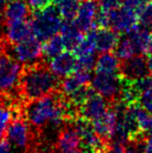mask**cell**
<instances>
[{"instance_id":"34","label":"cell","mask_w":152,"mask_h":153,"mask_svg":"<svg viewBox=\"0 0 152 153\" xmlns=\"http://www.w3.org/2000/svg\"><path fill=\"white\" fill-rule=\"evenodd\" d=\"M6 0H0V27L2 26V21L4 19V10H5Z\"/></svg>"},{"instance_id":"24","label":"cell","mask_w":152,"mask_h":153,"mask_svg":"<svg viewBox=\"0 0 152 153\" xmlns=\"http://www.w3.org/2000/svg\"><path fill=\"white\" fill-rule=\"evenodd\" d=\"M114 50H115V54L121 61L129 59V57L136 54L133 44H132L131 40H130L129 36L126 33H124L123 36L119 38V41H118Z\"/></svg>"},{"instance_id":"13","label":"cell","mask_w":152,"mask_h":153,"mask_svg":"<svg viewBox=\"0 0 152 153\" xmlns=\"http://www.w3.org/2000/svg\"><path fill=\"white\" fill-rule=\"evenodd\" d=\"M81 148L78 133L71 122H67L59 130L56 141V150L61 153H68Z\"/></svg>"},{"instance_id":"41","label":"cell","mask_w":152,"mask_h":153,"mask_svg":"<svg viewBox=\"0 0 152 153\" xmlns=\"http://www.w3.org/2000/svg\"><path fill=\"white\" fill-rule=\"evenodd\" d=\"M151 1H152V0H151Z\"/></svg>"},{"instance_id":"31","label":"cell","mask_w":152,"mask_h":153,"mask_svg":"<svg viewBox=\"0 0 152 153\" xmlns=\"http://www.w3.org/2000/svg\"><path fill=\"white\" fill-rule=\"evenodd\" d=\"M28 5L31 10L37 12V10H42L48 5L52 3V0H27Z\"/></svg>"},{"instance_id":"35","label":"cell","mask_w":152,"mask_h":153,"mask_svg":"<svg viewBox=\"0 0 152 153\" xmlns=\"http://www.w3.org/2000/svg\"><path fill=\"white\" fill-rule=\"evenodd\" d=\"M146 61H147V66H148L149 71L152 72V51L150 53H148V54H147Z\"/></svg>"},{"instance_id":"38","label":"cell","mask_w":152,"mask_h":153,"mask_svg":"<svg viewBox=\"0 0 152 153\" xmlns=\"http://www.w3.org/2000/svg\"><path fill=\"white\" fill-rule=\"evenodd\" d=\"M10 1H26V0H10Z\"/></svg>"},{"instance_id":"25","label":"cell","mask_w":152,"mask_h":153,"mask_svg":"<svg viewBox=\"0 0 152 153\" xmlns=\"http://www.w3.org/2000/svg\"><path fill=\"white\" fill-rule=\"evenodd\" d=\"M79 0H63L57 4L59 14L66 22H73L79 8Z\"/></svg>"},{"instance_id":"30","label":"cell","mask_w":152,"mask_h":153,"mask_svg":"<svg viewBox=\"0 0 152 153\" xmlns=\"http://www.w3.org/2000/svg\"><path fill=\"white\" fill-rule=\"evenodd\" d=\"M139 103L141 104V106H143L152 114V88L142 93L139 99Z\"/></svg>"},{"instance_id":"32","label":"cell","mask_w":152,"mask_h":153,"mask_svg":"<svg viewBox=\"0 0 152 153\" xmlns=\"http://www.w3.org/2000/svg\"><path fill=\"white\" fill-rule=\"evenodd\" d=\"M105 153H125V146L120 143H110Z\"/></svg>"},{"instance_id":"6","label":"cell","mask_w":152,"mask_h":153,"mask_svg":"<svg viewBox=\"0 0 152 153\" xmlns=\"http://www.w3.org/2000/svg\"><path fill=\"white\" fill-rule=\"evenodd\" d=\"M91 85L98 94L110 102L118 101L122 90V76L119 72H96L91 81Z\"/></svg>"},{"instance_id":"9","label":"cell","mask_w":152,"mask_h":153,"mask_svg":"<svg viewBox=\"0 0 152 153\" xmlns=\"http://www.w3.org/2000/svg\"><path fill=\"white\" fill-rule=\"evenodd\" d=\"M146 57L142 54H136L120 62L119 73L124 79L136 80L149 75Z\"/></svg>"},{"instance_id":"19","label":"cell","mask_w":152,"mask_h":153,"mask_svg":"<svg viewBox=\"0 0 152 153\" xmlns=\"http://www.w3.org/2000/svg\"><path fill=\"white\" fill-rule=\"evenodd\" d=\"M61 36L64 41L65 49L69 51H74L77 45L82 40V32L75 26V24L72 22H66L64 21L61 28Z\"/></svg>"},{"instance_id":"10","label":"cell","mask_w":152,"mask_h":153,"mask_svg":"<svg viewBox=\"0 0 152 153\" xmlns=\"http://www.w3.org/2000/svg\"><path fill=\"white\" fill-rule=\"evenodd\" d=\"M98 14V3L96 0H83L79 4L78 13L74 19V24L81 32H89L96 27V16Z\"/></svg>"},{"instance_id":"22","label":"cell","mask_w":152,"mask_h":153,"mask_svg":"<svg viewBox=\"0 0 152 153\" xmlns=\"http://www.w3.org/2000/svg\"><path fill=\"white\" fill-rule=\"evenodd\" d=\"M65 49V45H64V41L62 39L61 34H54V36H50L44 41V45H43V55L45 59H51L52 57L59 55L62 53Z\"/></svg>"},{"instance_id":"20","label":"cell","mask_w":152,"mask_h":153,"mask_svg":"<svg viewBox=\"0 0 152 153\" xmlns=\"http://www.w3.org/2000/svg\"><path fill=\"white\" fill-rule=\"evenodd\" d=\"M120 62L115 53L102 52L96 61V72L116 73L119 72Z\"/></svg>"},{"instance_id":"21","label":"cell","mask_w":152,"mask_h":153,"mask_svg":"<svg viewBox=\"0 0 152 153\" xmlns=\"http://www.w3.org/2000/svg\"><path fill=\"white\" fill-rule=\"evenodd\" d=\"M132 113L134 115L138 125L140 127L141 131L145 134L149 132V130L152 128V114L145 109L143 106H141L140 103H134L129 105Z\"/></svg>"},{"instance_id":"23","label":"cell","mask_w":152,"mask_h":153,"mask_svg":"<svg viewBox=\"0 0 152 153\" xmlns=\"http://www.w3.org/2000/svg\"><path fill=\"white\" fill-rule=\"evenodd\" d=\"M96 30L92 29L87 32L85 36H83L77 47L74 49V53L76 56L87 54H94L96 50Z\"/></svg>"},{"instance_id":"7","label":"cell","mask_w":152,"mask_h":153,"mask_svg":"<svg viewBox=\"0 0 152 153\" xmlns=\"http://www.w3.org/2000/svg\"><path fill=\"white\" fill-rule=\"evenodd\" d=\"M12 53L13 54L10 55L14 56L18 62L24 66H29L42 61L43 46L41 41L31 34L21 42L14 44Z\"/></svg>"},{"instance_id":"1","label":"cell","mask_w":152,"mask_h":153,"mask_svg":"<svg viewBox=\"0 0 152 153\" xmlns=\"http://www.w3.org/2000/svg\"><path fill=\"white\" fill-rule=\"evenodd\" d=\"M62 96L63 94L56 91L25 103L23 117L31 128L42 130L44 127L49 126L51 129H56L68 122Z\"/></svg>"},{"instance_id":"16","label":"cell","mask_w":152,"mask_h":153,"mask_svg":"<svg viewBox=\"0 0 152 153\" xmlns=\"http://www.w3.org/2000/svg\"><path fill=\"white\" fill-rule=\"evenodd\" d=\"M5 25L6 29L4 30V39L10 45L17 44L33 34L31 24L27 20L5 23Z\"/></svg>"},{"instance_id":"12","label":"cell","mask_w":152,"mask_h":153,"mask_svg":"<svg viewBox=\"0 0 152 153\" xmlns=\"http://www.w3.org/2000/svg\"><path fill=\"white\" fill-rule=\"evenodd\" d=\"M110 102L106 100L97 92H94L89 99L79 107V115L87 118L90 121L100 118L106 113Z\"/></svg>"},{"instance_id":"5","label":"cell","mask_w":152,"mask_h":153,"mask_svg":"<svg viewBox=\"0 0 152 153\" xmlns=\"http://www.w3.org/2000/svg\"><path fill=\"white\" fill-rule=\"evenodd\" d=\"M6 134L10 144H13L16 148L24 150L26 153L33 147V142L38 137L39 133L31 131V126L26 119L23 116H19L8 125Z\"/></svg>"},{"instance_id":"8","label":"cell","mask_w":152,"mask_h":153,"mask_svg":"<svg viewBox=\"0 0 152 153\" xmlns=\"http://www.w3.org/2000/svg\"><path fill=\"white\" fill-rule=\"evenodd\" d=\"M108 27L117 32L126 33L136 25H138V14L125 6L108 13Z\"/></svg>"},{"instance_id":"36","label":"cell","mask_w":152,"mask_h":153,"mask_svg":"<svg viewBox=\"0 0 152 153\" xmlns=\"http://www.w3.org/2000/svg\"><path fill=\"white\" fill-rule=\"evenodd\" d=\"M63 0H52V3H54L55 5H57V4L59 3V2H62Z\"/></svg>"},{"instance_id":"14","label":"cell","mask_w":152,"mask_h":153,"mask_svg":"<svg viewBox=\"0 0 152 153\" xmlns=\"http://www.w3.org/2000/svg\"><path fill=\"white\" fill-rule=\"evenodd\" d=\"M92 123H93L94 129L96 132L110 143V140L114 135L116 126H117V111H116L113 103L110 104V107L104 115L92 121Z\"/></svg>"},{"instance_id":"11","label":"cell","mask_w":152,"mask_h":153,"mask_svg":"<svg viewBox=\"0 0 152 153\" xmlns=\"http://www.w3.org/2000/svg\"><path fill=\"white\" fill-rule=\"evenodd\" d=\"M48 67L59 78L69 76L77 69V56L72 51H63L59 55L49 59Z\"/></svg>"},{"instance_id":"28","label":"cell","mask_w":152,"mask_h":153,"mask_svg":"<svg viewBox=\"0 0 152 153\" xmlns=\"http://www.w3.org/2000/svg\"><path fill=\"white\" fill-rule=\"evenodd\" d=\"M100 10L110 13L119 8L122 5V0H96Z\"/></svg>"},{"instance_id":"2","label":"cell","mask_w":152,"mask_h":153,"mask_svg":"<svg viewBox=\"0 0 152 153\" xmlns=\"http://www.w3.org/2000/svg\"><path fill=\"white\" fill-rule=\"evenodd\" d=\"M59 77L43 61L23 68L19 92L25 103L59 91Z\"/></svg>"},{"instance_id":"27","label":"cell","mask_w":152,"mask_h":153,"mask_svg":"<svg viewBox=\"0 0 152 153\" xmlns=\"http://www.w3.org/2000/svg\"><path fill=\"white\" fill-rule=\"evenodd\" d=\"M95 53L94 54H87L77 56V69H85V70L92 71L96 66Z\"/></svg>"},{"instance_id":"26","label":"cell","mask_w":152,"mask_h":153,"mask_svg":"<svg viewBox=\"0 0 152 153\" xmlns=\"http://www.w3.org/2000/svg\"><path fill=\"white\" fill-rule=\"evenodd\" d=\"M139 24L152 30V2H148L138 14Z\"/></svg>"},{"instance_id":"4","label":"cell","mask_w":152,"mask_h":153,"mask_svg":"<svg viewBox=\"0 0 152 153\" xmlns=\"http://www.w3.org/2000/svg\"><path fill=\"white\" fill-rule=\"evenodd\" d=\"M22 71L20 62L6 50L0 52V94L20 96L19 85Z\"/></svg>"},{"instance_id":"40","label":"cell","mask_w":152,"mask_h":153,"mask_svg":"<svg viewBox=\"0 0 152 153\" xmlns=\"http://www.w3.org/2000/svg\"><path fill=\"white\" fill-rule=\"evenodd\" d=\"M81 1H83V0H81Z\"/></svg>"},{"instance_id":"29","label":"cell","mask_w":152,"mask_h":153,"mask_svg":"<svg viewBox=\"0 0 152 153\" xmlns=\"http://www.w3.org/2000/svg\"><path fill=\"white\" fill-rule=\"evenodd\" d=\"M148 2L149 0H122V5L139 14L140 10L145 6V4Z\"/></svg>"},{"instance_id":"15","label":"cell","mask_w":152,"mask_h":153,"mask_svg":"<svg viewBox=\"0 0 152 153\" xmlns=\"http://www.w3.org/2000/svg\"><path fill=\"white\" fill-rule=\"evenodd\" d=\"M136 49V54L147 55L152 51V30L136 25L133 28L126 32Z\"/></svg>"},{"instance_id":"17","label":"cell","mask_w":152,"mask_h":153,"mask_svg":"<svg viewBox=\"0 0 152 153\" xmlns=\"http://www.w3.org/2000/svg\"><path fill=\"white\" fill-rule=\"evenodd\" d=\"M119 41V34L110 27H100L96 30V48L99 52L114 50Z\"/></svg>"},{"instance_id":"18","label":"cell","mask_w":152,"mask_h":153,"mask_svg":"<svg viewBox=\"0 0 152 153\" xmlns=\"http://www.w3.org/2000/svg\"><path fill=\"white\" fill-rule=\"evenodd\" d=\"M30 17V7L25 1H12L5 5L4 10V20L5 23L15 21L26 20Z\"/></svg>"},{"instance_id":"3","label":"cell","mask_w":152,"mask_h":153,"mask_svg":"<svg viewBox=\"0 0 152 153\" xmlns=\"http://www.w3.org/2000/svg\"><path fill=\"white\" fill-rule=\"evenodd\" d=\"M59 7L55 4H50L42 10L33 12L30 24L33 34L42 42L61 31L63 21Z\"/></svg>"},{"instance_id":"37","label":"cell","mask_w":152,"mask_h":153,"mask_svg":"<svg viewBox=\"0 0 152 153\" xmlns=\"http://www.w3.org/2000/svg\"><path fill=\"white\" fill-rule=\"evenodd\" d=\"M68 153H85V151L81 152L80 150H75V151H71V152H68Z\"/></svg>"},{"instance_id":"39","label":"cell","mask_w":152,"mask_h":153,"mask_svg":"<svg viewBox=\"0 0 152 153\" xmlns=\"http://www.w3.org/2000/svg\"><path fill=\"white\" fill-rule=\"evenodd\" d=\"M85 153H92V152H87V151H85Z\"/></svg>"},{"instance_id":"33","label":"cell","mask_w":152,"mask_h":153,"mask_svg":"<svg viewBox=\"0 0 152 153\" xmlns=\"http://www.w3.org/2000/svg\"><path fill=\"white\" fill-rule=\"evenodd\" d=\"M0 153H13L12 146L7 139L0 140Z\"/></svg>"}]
</instances>
